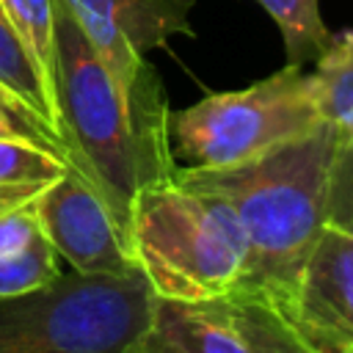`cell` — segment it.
<instances>
[{"label": "cell", "instance_id": "cell-12", "mask_svg": "<svg viewBox=\"0 0 353 353\" xmlns=\"http://www.w3.org/2000/svg\"><path fill=\"white\" fill-rule=\"evenodd\" d=\"M229 301L251 353H320L270 301L256 295H229Z\"/></svg>", "mask_w": 353, "mask_h": 353}, {"label": "cell", "instance_id": "cell-14", "mask_svg": "<svg viewBox=\"0 0 353 353\" xmlns=\"http://www.w3.org/2000/svg\"><path fill=\"white\" fill-rule=\"evenodd\" d=\"M0 6L55 97V0H0Z\"/></svg>", "mask_w": 353, "mask_h": 353}, {"label": "cell", "instance_id": "cell-17", "mask_svg": "<svg viewBox=\"0 0 353 353\" xmlns=\"http://www.w3.org/2000/svg\"><path fill=\"white\" fill-rule=\"evenodd\" d=\"M0 141H30L63 157V146L55 130L44 124L22 99H17L3 85H0Z\"/></svg>", "mask_w": 353, "mask_h": 353}, {"label": "cell", "instance_id": "cell-6", "mask_svg": "<svg viewBox=\"0 0 353 353\" xmlns=\"http://www.w3.org/2000/svg\"><path fill=\"white\" fill-rule=\"evenodd\" d=\"M88 44L121 83L132 88L146 72V52L174 36H193L196 0H63Z\"/></svg>", "mask_w": 353, "mask_h": 353}, {"label": "cell", "instance_id": "cell-15", "mask_svg": "<svg viewBox=\"0 0 353 353\" xmlns=\"http://www.w3.org/2000/svg\"><path fill=\"white\" fill-rule=\"evenodd\" d=\"M58 273H61L58 254L41 232L19 251L0 256V298L39 290V287L50 284Z\"/></svg>", "mask_w": 353, "mask_h": 353}, {"label": "cell", "instance_id": "cell-1", "mask_svg": "<svg viewBox=\"0 0 353 353\" xmlns=\"http://www.w3.org/2000/svg\"><path fill=\"white\" fill-rule=\"evenodd\" d=\"M55 105L66 163L94 188L127 243L135 193L176 168L157 69L149 63L132 88H121L63 0H55Z\"/></svg>", "mask_w": 353, "mask_h": 353}, {"label": "cell", "instance_id": "cell-13", "mask_svg": "<svg viewBox=\"0 0 353 353\" xmlns=\"http://www.w3.org/2000/svg\"><path fill=\"white\" fill-rule=\"evenodd\" d=\"M265 8V14L276 22L287 63L303 66L314 61L331 41V30L320 17V0H254Z\"/></svg>", "mask_w": 353, "mask_h": 353}, {"label": "cell", "instance_id": "cell-19", "mask_svg": "<svg viewBox=\"0 0 353 353\" xmlns=\"http://www.w3.org/2000/svg\"><path fill=\"white\" fill-rule=\"evenodd\" d=\"M39 234H41V226H39L33 201L0 215V256L19 251Z\"/></svg>", "mask_w": 353, "mask_h": 353}, {"label": "cell", "instance_id": "cell-10", "mask_svg": "<svg viewBox=\"0 0 353 353\" xmlns=\"http://www.w3.org/2000/svg\"><path fill=\"white\" fill-rule=\"evenodd\" d=\"M320 119L339 132L353 113V30L334 33L309 72Z\"/></svg>", "mask_w": 353, "mask_h": 353}, {"label": "cell", "instance_id": "cell-2", "mask_svg": "<svg viewBox=\"0 0 353 353\" xmlns=\"http://www.w3.org/2000/svg\"><path fill=\"white\" fill-rule=\"evenodd\" d=\"M336 152L331 124L223 168L176 165L182 188L223 199L245 237L243 273L229 295H256L290 312L301 270L325 226V188Z\"/></svg>", "mask_w": 353, "mask_h": 353}, {"label": "cell", "instance_id": "cell-11", "mask_svg": "<svg viewBox=\"0 0 353 353\" xmlns=\"http://www.w3.org/2000/svg\"><path fill=\"white\" fill-rule=\"evenodd\" d=\"M0 85L6 91H11L17 99H22L61 138V132H58V105H55V97H52L50 85L44 83L39 66L33 63V58L22 47L19 36L14 33V28H11L3 6H0Z\"/></svg>", "mask_w": 353, "mask_h": 353}, {"label": "cell", "instance_id": "cell-5", "mask_svg": "<svg viewBox=\"0 0 353 353\" xmlns=\"http://www.w3.org/2000/svg\"><path fill=\"white\" fill-rule=\"evenodd\" d=\"M323 124L312 97L309 72L295 63L168 116L171 154L176 165L223 168L259 157Z\"/></svg>", "mask_w": 353, "mask_h": 353}, {"label": "cell", "instance_id": "cell-16", "mask_svg": "<svg viewBox=\"0 0 353 353\" xmlns=\"http://www.w3.org/2000/svg\"><path fill=\"white\" fill-rule=\"evenodd\" d=\"M66 160L30 141H0V182L50 188L63 176Z\"/></svg>", "mask_w": 353, "mask_h": 353}, {"label": "cell", "instance_id": "cell-9", "mask_svg": "<svg viewBox=\"0 0 353 353\" xmlns=\"http://www.w3.org/2000/svg\"><path fill=\"white\" fill-rule=\"evenodd\" d=\"M135 353H251L229 295L207 301H152V317Z\"/></svg>", "mask_w": 353, "mask_h": 353}, {"label": "cell", "instance_id": "cell-21", "mask_svg": "<svg viewBox=\"0 0 353 353\" xmlns=\"http://www.w3.org/2000/svg\"><path fill=\"white\" fill-rule=\"evenodd\" d=\"M345 353H353V350H345Z\"/></svg>", "mask_w": 353, "mask_h": 353}, {"label": "cell", "instance_id": "cell-18", "mask_svg": "<svg viewBox=\"0 0 353 353\" xmlns=\"http://www.w3.org/2000/svg\"><path fill=\"white\" fill-rule=\"evenodd\" d=\"M325 226L353 234V143H336L325 188Z\"/></svg>", "mask_w": 353, "mask_h": 353}, {"label": "cell", "instance_id": "cell-8", "mask_svg": "<svg viewBox=\"0 0 353 353\" xmlns=\"http://www.w3.org/2000/svg\"><path fill=\"white\" fill-rule=\"evenodd\" d=\"M287 320L320 353L353 350V234L323 226Z\"/></svg>", "mask_w": 353, "mask_h": 353}, {"label": "cell", "instance_id": "cell-7", "mask_svg": "<svg viewBox=\"0 0 353 353\" xmlns=\"http://www.w3.org/2000/svg\"><path fill=\"white\" fill-rule=\"evenodd\" d=\"M33 207L44 237L72 270L127 273L135 268L108 207L72 165H66L63 176L36 196Z\"/></svg>", "mask_w": 353, "mask_h": 353}, {"label": "cell", "instance_id": "cell-4", "mask_svg": "<svg viewBox=\"0 0 353 353\" xmlns=\"http://www.w3.org/2000/svg\"><path fill=\"white\" fill-rule=\"evenodd\" d=\"M154 292L127 273H58L50 284L0 298V353H135Z\"/></svg>", "mask_w": 353, "mask_h": 353}, {"label": "cell", "instance_id": "cell-3", "mask_svg": "<svg viewBox=\"0 0 353 353\" xmlns=\"http://www.w3.org/2000/svg\"><path fill=\"white\" fill-rule=\"evenodd\" d=\"M127 245L152 292L176 301L229 295L245 262V237L232 207L174 176L135 193Z\"/></svg>", "mask_w": 353, "mask_h": 353}, {"label": "cell", "instance_id": "cell-20", "mask_svg": "<svg viewBox=\"0 0 353 353\" xmlns=\"http://www.w3.org/2000/svg\"><path fill=\"white\" fill-rule=\"evenodd\" d=\"M336 143H339V146H350V143H353V113H350L347 124L336 132Z\"/></svg>", "mask_w": 353, "mask_h": 353}]
</instances>
